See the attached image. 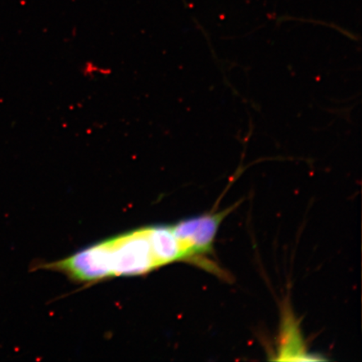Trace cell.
<instances>
[{
	"mask_svg": "<svg viewBox=\"0 0 362 362\" xmlns=\"http://www.w3.org/2000/svg\"><path fill=\"white\" fill-rule=\"evenodd\" d=\"M182 261L171 226H148L83 249L57 262L59 270L81 282L141 275Z\"/></svg>",
	"mask_w": 362,
	"mask_h": 362,
	"instance_id": "6da1fadb",
	"label": "cell"
},
{
	"mask_svg": "<svg viewBox=\"0 0 362 362\" xmlns=\"http://www.w3.org/2000/svg\"><path fill=\"white\" fill-rule=\"evenodd\" d=\"M228 214L229 210L208 214L172 225L184 260L197 261L202 264V257L214 252L217 230Z\"/></svg>",
	"mask_w": 362,
	"mask_h": 362,
	"instance_id": "7a4b0ae2",
	"label": "cell"
}]
</instances>
